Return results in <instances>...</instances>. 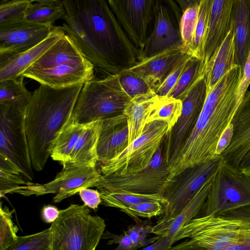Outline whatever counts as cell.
<instances>
[{
  "mask_svg": "<svg viewBox=\"0 0 250 250\" xmlns=\"http://www.w3.org/2000/svg\"><path fill=\"white\" fill-rule=\"evenodd\" d=\"M103 236L105 238H111L108 242V245L118 244V247L114 250H136V247L132 240L123 232L120 235H115L106 231Z\"/></svg>",
  "mask_w": 250,
  "mask_h": 250,
  "instance_id": "ee69618b",
  "label": "cell"
},
{
  "mask_svg": "<svg viewBox=\"0 0 250 250\" xmlns=\"http://www.w3.org/2000/svg\"><path fill=\"white\" fill-rule=\"evenodd\" d=\"M248 206H250V176L221 160L198 216L220 214Z\"/></svg>",
  "mask_w": 250,
  "mask_h": 250,
  "instance_id": "ba28073f",
  "label": "cell"
},
{
  "mask_svg": "<svg viewBox=\"0 0 250 250\" xmlns=\"http://www.w3.org/2000/svg\"><path fill=\"white\" fill-rule=\"evenodd\" d=\"M100 193L102 203L106 207L119 209L127 208L141 203L158 202L164 207L167 202L159 194H141L125 192H108L98 190Z\"/></svg>",
  "mask_w": 250,
  "mask_h": 250,
  "instance_id": "1f68e13d",
  "label": "cell"
},
{
  "mask_svg": "<svg viewBox=\"0 0 250 250\" xmlns=\"http://www.w3.org/2000/svg\"><path fill=\"white\" fill-rule=\"evenodd\" d=\"M207 95L205 76L201 77L180 100L181 114L164 140V158L168 167L191 134Z\"/></svg>",
  "mask_w": 250,
  "mask_h": 250,
  "instance_id": "4fadbf2b",
  "label": "cell"
},
{
  "mask_svg": "<svg viewBox=\"0 0 250 250\" xmlns=\"http://www.w3.org/2000/svg\"><path fill=\"white\" fill-rule=\"evenodd\" d=\"M94 66L65 35L23 73L41 85L62 88L94 79Z\"/></svg>",
  "mask_w": 250,
  "mask_h": 250,
  "instance_id": "5b68a950",
  "label": "cell"
},
{
  "mask_svg": "<svg viewBox=\"0 0 250 250\" xmlns=\"http://www.w3.org/2000/svg\"><path fill=\"white\" fill-rule=\"evenodd\" d=\"M127 118L124 113L101 120L98 142V162L112 159L129 145Z\"/></svg>",
  "mask_w": 250,
  "mask_h": 250,
  "instance_id": "7402d4cb",
  "label": "cell"
},
{
  "mask_svg": "<svg viewBox=\"0 0 250 250\" xmlns=\"http://www.w3.org/2000/svg\"><path fill=\"white\" fill-rule=\"evenodd\" d=\"M211 4V0H200L198 20L193 40L192 55L202 60L203 59V49Z\"/></svg>",
  "mask_w": 250,
  "mask_h": 250,
  "instance_id": "836d02e7",
  "label": "cell"
},
{
  "mask_svg": "<svg viewBox=\"0 0 250 250\" xmlns=\"http://www.w3.org/2000/svg\"><path fill=\"white\" fill-rule=\"evenodd\" d=\"M65 9L63 0H39L33 1L24 20L47 25L59 19H63Z\"/></svg>",
  "mask_w": 250,
  "mask_h": 250,
  "instance_id": "f546056e",
  "label": "cell"
},
{
  "mask_svg": "<svg viewBox=\"0 0 250 250\" xmlns=\"http://www.w3.org/2000/svg\"><path fill=\"white\" fill-rule=\"evenodd\" d=\"M169 131L168 124L156 120L146 124L143 134L115 158L102 163V175L130 174L145 168Z\"/></svg>",
  "mask_w": 250,
  "mask_h": 250,
  "instance_id": "9c48e42d",
  "label": "cell"
},
{
  "mask_svg": "<svg viewBox=\"0 0 250 250\" xmlns=\"http://www.w3.org/2000/svg\"><path fill=\"white\" fill-rule=\"evenodd\" d=\"M175 1L182 13L200 1V0H178Z\"/></svg>",
  "mask_w": 250,
  "mask_h": 250,
  "instance_id": "816d5d0a",
  "label": "cell"
},
{
  "mask_svg": "<svg viewBox=\"0 0 250 250\" xmlns=\"http://www.w3.org/2000/svg\"><path fill=\"white\" fill-rule=\"evenodd\" d=\"M175 243V234L170 236H160L154 243L142 250H172Z\"/></svg>",
  "mask_w": 250,
  "mask_h": 250,
  "instance_id": "7dc6e473",
  "label": "cell"
},
{
  "mask_svg": "<svg viewBox=\"0 0 250 250\" xmlns=\"http://www.w3.org/2000/svg\"><path fill=\"white\" fill-rule=\"evenodd\" d=\"M237 170L250 176V149L243 158L238 166Z\"/></svg>",
  "mask_w": 250,
  "mask_h": 250,
  "instance_id": "f907efd6",
  "label": "cell"
},
{
  "mask_svg": "<svg viewBox=\"0 0 250 250\" xmlns=\"http://www.w3.org/2000/svg\"><path fill=\"white\" fill-rule=\"evenodd\" d=\"M117 76L122 88L131 100L153 91L142 77L129 69L121 71Z\"/></svg>",
  "mask_w": 250,
  "mask_h": 250,
  "instance_id": "8d00e7d4",
  "label": "cell"
},
{
  "mask_svg": "<svg viewBox=\"0 0 250 250\" xmlns=\"http://www.w3.org/2000/svg\"><path fill=\"white\" fill-rule=\"evenodd\" d=\"M60 213V210L55 206L48 205L42 208L41 211V217L45 223L52 224L58 218Z\"/></svg>",
  "mask_w": 250,
  "mask_h": 250,
  "instance_id": "681fc988",
  "label": "cell"
},
{
  "mask_svg": "<svg viewBox=\"0 0 250 250\" xmlns=\"http://www.w3.org/2000/svg\"><path fill=\"white\" fill-rule=\"evenodd\" d=\"M83 84L62 88L41 85L25 114V128L32 166L42 170L57 137L71 121Z\"/></svg>",
  "mask_w": 250,
  "mask_h": 250,
  "instance_id": "3957f363",
  "label": "cell"
},
{
  "mask_svg": "<svg viewBox=\"0 0 250 250\" xmlns=\"http://www.w3.org/2000/svg\"><path fill=\"white\" fill-rule=\"evenodd\" d=\"M0 155L13 163L24 178L33 179L25 114L3 104H0Z\"/></svg>",
  "mask_w": 250,
  "mask_h": 250,
  "instance_id": "8fae6325",
  "label": "cell"
},
{
  "mask_svg": "<svg viewBox=\"0 0 250 250\" xmlns=\"http://www.w3.org/2000/svg\"><path fill=\"white\" fill-rule=\"evenodd\" d=\"M105 227L104 220L91 215L84 204H71L49 227L52 250H95Z\"/></svg>",
  "mask_w": 250,
  "mask_h": 250,
  "instance_id": "8992f818",
  "label": "cell"
},
{
  "mask_svg": "<svg viewBox=\"0 0 250 250\" xmlns=\"http://www.w3.org/2000/svg\"><path fill=\"white\" fill-rule=\"evenodd\" d=\"M86 125L71 120L57 137L50 155L53 160L60 162L63 167L69 163L71 154Z\"/></svg>",
  "mask_w": 250,
  "mask_h": 250,
  "instance_id": "f1b7e54d",
  "label": "cell"
},
{
  "mask_svg": "<svg viewBox=\"0 0 250 250\" xmlns=\"http://www.w3.org/2000/svg\"><path fill=\"white\" fill-rule=\"evenodd\" d=\"M215 174L203 185L178 214L169 219L160 218L153 226L152 233L159 236H172L191 220L198 217L206 201Z\"/></svg>",
  "mask_w": 250,
  "mask_h": 250,
  "instance_id": "cb8c5ba5",
  "label": "cell"
},
{
  "mask_svg": "<svg viewBox=\"0 0 250 250\" xmlns=\"http://www.w3.org/2000/svg\"><path fill=\"white\" fill-rule=\"evenodd\" d=\"M207 65L204 61L192 56L177 82L167 96L181 100L194 84L205 75Z\"/></svg>",
  "mask_w": 250,
  "mask_h": 250,
  "instance_id": "4dcf8cb0",
  "label": "cell"
},
{
  "mask_svg": "<svg viewBox=\"0 0 250 250\" xmlns=\"http://www.w3.org/2000/svg\"><path fill=\"white\" fill-rule=\"evenodd\" d=\"M186 250H250V206L196 217L175 234Z\"/></svg>",
  "mask_w": 250,
  "mask_h": 250,
  "instance_id": "277c9868",
  "label": "cell"
},
{
  "mask_svg": "<svg viewBox=\"0 0 250 250\" xmlns=\"http://www.w3.org/2000/svg\"><path fill=\"white\" fill-rule=\"evenodd\" d=\"M131 100L122 88L117 75L94 78L83 84L71 120L86 124L123 114Z\"/></svg>",
  "mask_w": 250,
  "mask_h": 250,
  "instance_id": "52a82bcc",
  "label": "cell"
},
{
  "mask_svg": "<svg viewBox=\"0 0 250 250\" xmlns=\"http://www.w3.org/2000/svg\"><path fill=\"white\" fill-rule=\"evenodd\" d=\"M250 85V50L243 69L242 80L238 90V99L241 102L243 97Z\"/></svg>",
  "mask_w": 250,
  "mask_h": 250,
  "instance_id": "bcb514c9",
  "label": "cell"
},
{
  "mask_svg": "<svg viewBox=\"0 0 250 250\" xmlns=\"http://www.w3.org/2000/svg\"><path fill=\"white\" fill-rule=\"evenodd\" d=\"M6 250H52L50 228L34 234L18 236Z\"/></svg>",
  "mask_w": 250,
  "mask_h": 250,
  "instance_id": "d590c367",
  "label": "cell"
},
{
  "mask_svg": "<svg viewBox=\"0 0 250 250\" xmlns=\"http://www.w3.org/2000/svg\"><path fill=\"white\" fill-rule=\"evenodd\" d=\"M21 75L0 82V104L7 105L25 114L32 93L25 87Z\"/></svg>",
  "mask_w": 250,
  "mask_h": 250,
  "instance_id": "83f0119b",
  "label": "cell"
},
{
  "mask_svg": "<svg viewBox=\"0 0 250 250\" xmlns=\"http://www.w3.org/2000/svg\"><path fill=\"white\" fill-rule=\"evenodd\" d=\"M107 2L125 33L142 54L149 37L155 0H108Z\"/></svg>",
  "mask_w": 250,
  "mask_h": 250,
  "instance_id": "9a60e30c",
  "label": "cell"
},
{
  "mask_svg": "<svg viewBox=\"0 0 250 250\" xmlns=\"http://www.w3.org/2000/svg\"><path fill=\"white\" fill-rule=\"evenodd\" d=\"M231 124L232 138L220 157L223 163L237 170L243 158L250 149V90L243 97Z\"/></svg>",
  "mask_w": 250,
  "mask_h": 250,
  "instance_id": "ac0fdd59",
  "label": "cell"
},
{
  "mask_svg": "<svg viewBox=\"0 0 250 250\" xmlns=\"http://www.w3.org/2000/svg\"><path fill=\"white\" fill-rule=\"evenodd\" d=\"M221 162L220 157L187 168L170 180L161 194L167 204L160 218L169 219L178 214L214 175Z\"/></svg>",
  "mask_w": 250,
  "mask_h": 250,
  "instance_id": "7c38bea8",
  "label": "cell"
},
{
  "mask_svg": "<svg viewBox=\"0 0 250 250\" xmlns=\"http://www.w3.org/2000/svg\"><path fill=\"white\" fill-rule=\"evenodd\" d=\"M20 174L0 169V192L2 196L8 193L17 192L21 185L27 184Z\"/></svg>",
  "mask_w": 250,
  "mask_h": 250,
  "instance_id": "b9f144b4",
  "label": "cell"
},
{
  "mask_svg": "<svg viewBox=\"0 0 250 250\" xmlns=\"http://www.w3.org/2000/svg\"><path fill=\"white\" fill-rule=\"evenodd\" d=\"M101 175L95 167L68 163L51 181L43 185L32 183L30 195L56 193L53 202L58 203L82 188L95 187Z\"/></svg>",
  "mask_w": 250,
  "mask_h": 250,
  "instance_id": "2e32d148",
  "label": "cell"
},
{
  "mask_svg": "<svg viewBox=\"0 0 250 250\" xmlns=\"http://www.w3.org/2000/svg\"><path fill=\"white\" fill-rule=\"evenodd\" d=\"M53 27L24 20L0 27V54H18L35 47L48 37Z\"/></svg>",
  "mask_w": 250,
  "mask_h": 250,
  "instance_id": "e0dca14e",
  "label": "cell"
},
{
  "mask_svg": "<svg viewBox=\"0 0 250 250\" xmlns=\"http://www.w3.org/2000/svg\"><path fill=\"white\" fill-rule=\"evenodd\" d=\"M233 13L238 64L243 69L250 50V0H235Z\"/></svg>",
  "mask_w": 250,
  "mask_h": 250,
  "instance_id": "4316f807",
  "label": "cell"
},
{
  "mask_svg": "<svg viewBox=\"0 0 250 250\" xmlns=\"http://www.w3.org/2000/svg\"><path fill=\"white\" fill-rule=\"evenodd\" d=\"M182 107V101L169 96L160 97L150 114L147 124L156 120L164 121L169 130L179 118Z\"/></svg>",
  "mask_w": 250,
  "mask_h": 250,
  "instance_id": "d6a6232c",
  "label": "cell"
},
{
  "mask_svg": "<svg viewBox=\"0 0 250 250\" xmlns=\"http://www.w3.org/2000/svg\"><path fill=\"white\" fill-rule=\"evenodd\" d=\"M120 210L135 219L139 217L150 219L163 214L165 208L164 206L160 202H148L121 208Z\"/></svg>",
  "mask_w": 250,
  "mask_h": 250,
  "instance_id": "60d3db41",
  "label": "cell"
},
{
  "mask_svg": "<svg viewBox=\"0 0 250 250\" xmlns=\"http://www.w3.org/2000/svg\"><path fill=\"white\" fill-rule=\"evenodd\" d=\"M78 193L84 205L89 208L96 209L102 203L100 193L98 189L83 188L80 190Z\"/></svg>",
  "mask_w": 250,
  "mask_h": 250,
  "instance_id": "f6af8a7d",
  "label": "cell"
},
{
  "mask_svg": "<svg viewBox=\"0 0 250 250\" xmlns=\"http://www.w3.org/2000/svg\"><path fill=\"white\" fill-rule=\"evenodd\" d=\"M200 1L184 12L180 19V30L183 47L192 55L193 40L198 20Z\"/></svg>",
  "mask_w": 250,
  "mask_h": 250,
  "instance_id": "74e56055",
  "label": "cell"
},
{
  "mask_svg": "<svg viewBox=\"0 0 250 250\" xmlns=\"http://www.w3.org/2000/svg\"><path fill=\"white\" fill-rule=\"evenodd\" d=\"M189 55L192 54L184 48L169 50L154 56L143 59L129 69L142 77L155 92Z\"/></svg>",
  "mask_w": 250,
  "mask_h": 250,
  "instance_id": "ffe728a7",
  "label": "cell"
},
{
  "mask_svg": "<svg viewBox=\"0 0 250 250\" xmlns=\"http://www.w3.org/2000/svg\"><path fill=\"white\" fill-rule=\"evenodd\" d=\"M61 26L96 68L116 75L136 64L141 52L128 39L107 0H63Z\"/></svg>",
  "mask_w": 250,
  "mask_h": 250,
  "instance_id": "6da1fadb",
  "label": "cell"
},
{
  "mask_svg": "<svg viewBox=\"0 0 250 250\" xmlns=\"http://www.w3.org/2000/svg\"><path fill=\"white\" fill-rule=\"evenodd\" d=\"M101 120L87 124L70 155L69 163L95 167Z\"/></svg>",
  "mask_w": 250,
  "mask_h": 250,
  "instance_id": "484cf974",
  "label": "cell"
},
{
  "mask_svg": "<svg viewBox=\"0 0 250 250\" xmlns=\"http://www.w3.org/2000/svg\"><path fill=\"white\" fill-rule=\"evenodd\" d=\"M182 14L175 0H155L154 26L142 51L141 60L183 48L180 30Z\"/></svg>",
  "mask_w": 250,
  "mask_h": 250,
  "instance_id": "5bb4252c",
  "label": "cell"
},
{
  "mask_svg": "<svg viewBox=\"0 0 250 250\" xmlns=\"http://www.w3.org/2000/svg\"><path fill=\"white\" fill-rule=\"evenodd\" d=\"M242 75L241 66L233 67L207 93L191 134L168 167V181L187 168L220 158L218 143L241 103L237 93Z\"/></svg>",
  "mask_w": 250,
  "mask_h": 250,
  "instance_id": "7a4b0ae2",
  "label": "cell"
},
{
  "mask_svg": "<svg viewBox=\"0 0 250 250\" xmlns=\"http://www.w3.org/2000/svg\"><path fill=\"white\" fill-rule=\"evenodd\" d=\"M65 35L60 26H54L43 41L18 54H0V82L19 77L45 52Z\"/></svg>",
  "mask_w": 250,
  "mask_h": 250,
  "instance_id": "44dd1931",
  "label": "cell"
},
{
  "mask_svg": "<svg viewBox=\"0 0 250 250\" xmlns=\"http://www.w3.org/2000/svg\"><path fill=\"white\" fill-rule=\"evenodd\" d=\"M13 210L8 208H3L0 205V250H6L7 248L18 238V229L12 221Z\"/></svg>",
  "mask_w": 250,
  "mask_h": 250,
  "instance_id": "f35d334b",
  "label": "cell"
},
{
  "mask_svg": "<svg viewBox=\"0 0 250 250\" xmlns=\"http://www.w3.org/2000/svg\"><path fill=\"white\" fill-rule=\"evenodd\" d=\"M233 128L231 124L224 131L218 143L216 153L220 157L221 154L229 146L233 136Z\"/></svg>",
  "mask_w": 250,
  "mask_h": 250,
  "instance_id": "c3c4849f",
  "label": "cell"
},
{
  "mask_svg": "<svg viewBox=\"0 0 250 250\" xmlns=\"http://www.w3.org/2000/svg\"><path fill=\"white\" fill-rule=\"evenodd\" d=\"M33 1L29 0H1L0 27L24 20Z\"/></svg>",
  "mask_w": 250,
  "mask_h": 250,
  "instance_id": "e575fe53",
  "label": "cell"
},
{
  "mask_svg": "<svg viewBox=\"0 0 250 250\" xmlns=\"http://www.w3.org/2000/svg\"><path fill=\"white\" fill-rule=\"evenodd\" d=\"M164 150L163 141L145 168L130 174H102L95 187L98 190L108 192L161 195L167 185L169 175Z\"/></svg>",
  "mask_w": 250,
  "mask_h": 250,
  "instance_id": "30bf717a",
  "label": "cell"
},
{
  "mask_svg": "<svg viewBox=\"0 0 250 250\" xmlns=\"http://www.w3.org/2000/svg\"><path fill=\"white\" fill-rule=\"evenodd\" d=\"M234 1L235 0H211L203 49V60L206 65L229 32Z\"/></svg>",
  "mask_w": 250,
  "mask_h": 250,
  "instance_id": "d6986e66",
  "label": "cell"
},
{
  "mask_svg": "<svg viewBox=\"0 0 250 250\" xmlns=\"http://www.w3.org/2000/svg\"><path fill=\"white\" fill-rule=\"evenodd\" d=\"M159 97L154 91L136 97L131 100L123 113L127 118L129 145L143 133L148 118Z\"/></svg>",
  "mask_w": 250,
  "mask_h": 250,
  "instance_id": "d4e9b609",
  "label": "cell"
},
{
  "mask_svg": "<svg viewBox=\"0 0 250 250\" xmlns=\"http://www.w3.org/2000/svg\"><path fill=\"white\" fill-rule=\"evenodd\" d=\"M153 227L150 222L138 219L135 224L129 226L124 233L130 238L138 249L152 244L159 239L160 236L157 235L148 237L149 234L152 233Z\"/></svg>",
  "mask_w": 250,
  "mask_h": 250,
  "instance_id": "ab89813d",
  "label": "cell"
},
{
  "mask_svg": "<svg viewBox=\"0 0 250 250\" xmlns=\"http://www.w3.org/2000/svg\"><path fill=\"white\" fill-rule=\"evenodd\" d=\"M238 65L233 13V19L229 33L216 54L207 65L204 76L207 93L213 88L227 72Z\"/></svg>",
  "mask_w": 250,
  "mask_h": 250,
  "instance_id": "603a6c76",
  "label": "cell"
},
{
  "mask_svg": "<svg viewBox=\"0 0 250 250\" xmlns=\"http://www.w3.org/2000/svg\"><path fill=\"white\" fill-rule=\"evenodd\" d=\"M193 55H189L184 59L178 67L165 80L163 83L155 91L159 97L167 96L177 82L184 70L187 62Z\"/></svg>",
  "mask_w": 250,
  "mask_h": 250,
  "instance_id": "7bdbcfd3",
  "label": "cell"
}]
</instances>
